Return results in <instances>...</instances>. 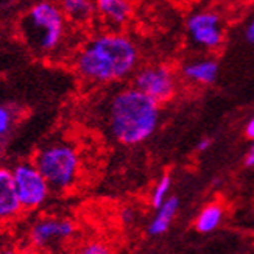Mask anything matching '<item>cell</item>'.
I'll return each instance as SVG.
<instances>
[{
	"instance_id": "1",
	"label": "cell",
	"mask_w": 254,
	"mask_h": 254,
	"mask_svg": "<svg viewBox=\"0 0 254 254\" xmlns=\"http://www.w3.org/2000/svg\"><path fill=\"white\" fill-rule=\"evenodd\" d=\"M139 49L131 38L117 30L91 36L73 57V69L80 78L92 86L122 81L136 72Z\"/></svg>"
},
{
	"instance_id": "2",
	"label": "cell",
	"mask_w": 254,
	"mask_h": 254,
	"mask_svg": "<svg viewBox=\"0 0 254 254\" xmlns=\"http://www.w3.org/2000/svg\"><path fill=\"white\" fill-rule=\"evenodd\" d=\"M159 106L156 100L134 86L120 89L106 103V131L122 145H139L158 129L161 120Z\"/></svg>"
},
{
	"instance_id": "3",
	"label": "cell",
	"mask_w": 254,
	"mask_h": 254,
	"mask_svg": "<svg viewBox=\"0 0 254 254\" xmlns=\"http://www.w3.org/2000/svg\"><path fill=\"white\" fill-rule=\"evenodd\" d=\"M69 24L57 0H36L20 16L17 31L35 57L50 58L64 46Z\"/></svg>"
},
{
	"instance_id": "4",
	"label": "cell",
	"mask_w": 254,
	"mask_h": 254,
	"mask_svg": "<svg viewBox=\"0 0 254 254\" xmlns=\"http://www.w3.org/2000/svg\"><path fill=\"white\" fill-rule=\"evenodd\" d=\"M33 161L46 176L53 192H69L78 184L81 158L78 148L72 142L64 139L49 140L38 148Z\"/></svg>"
},
{
	"instance_id": "5",
	"label": "cell",
	"mask_w": 254,
	"mask_h": 254,
	"mask_svg": "<svg viewBox=\"0 0 254 254\" xmlns=\"http://www.w3.org/2000/svg\"><path fill=\"white\" fill-rule=\"evenodd\" d=\"M11 170H13L17 195L22 207H24V212L38 211L49 201L53 190L35 161H19L11 167Z\"/></svg>"
},
{
	"instance_id": "6",
	"label": "cell",
	"mask_w": 254,
	"mask_h": 254,
	"mask_svg": "<svg viewBox=\"0 0 254 254\" xmlns=\"http://www.w3.org/2000/svg\"><path fill=\"white\" fill-rule=\"evenodd\" d=\"M76 234V225L70 218L46 215L39 217L28 228V244L39 251L63 248Z\"/></svg>"
},
{
	"instance_id": "7",
	"label": "cell",
	"mask_w": 254,
	"mask_h": 254,
	"mask_svg": "<svg viewBox=\"0 0 254 254\" xmlns=\"http://www.w3.org/2000/svg\"><path fill=\"white\" fill-rule=\"evenodd\" d=\"M132 86L162 105L176 92V76L169 65L148 64L134 72Z\"/></svg>"
},
{
	"instance_id": "8",
	"label": "cell",
	"mask_w": 254,
	"mask_h": 254,
	"mask_svg": "<svg viewBox=\"0 0 254 254\" xmlns=\"http://www.w3.org/2000/svg\"><path fill=\"white\" fill-rule=\"evenodd\" d=\"M187 36L192 46L201 50L214 52L222 47L225 41L223 22L214 11H196L187 20Z\"/></svg>"
},
{
	"instance_id": "9",
	"label": "cell",
	"mask_w": 254,
	"mask_h": 254,
	"mask_svg": "<svg viewBox=\"0 0 254 254\" xmlns=\"http://www.w3.org/2000/svg\"><path fill=\"white\" fill-rule=\"evenodd\" d=\"M22 212L24 207L17 195L13 170L6 165H0V225L16 222Z\"/></svg>"
},
{
	"instance_id": "10",
	"label": "cell",
	"mask_w": 254,
	"mask_h": 254,
	"mask_svg": "<svg viewBox=\"0 0 254 254\" xmlns=\"http://www.w3.org/2000/svg\"><path fill=\"white\" fill-rule=\"evenodd\" d=\"M97 17L109 30L124 28L132 17L131 0H95Z\"/></svg>"
},
{
	"instance_id": "11",
	"label": "cell",
	"mask_w": 254,
	"mask_h": 254,
	"mask_svg": "<svg viewBox=\"0 0 254 254\" xmlns=\"http://www.w3.org/2000/svg\"><path fill=\"white\" fill-rule=\"evenodd\" d=\"M218 70H220V65L214 58H200V60H192L184 64L183 76L190 83L209 86L217 81Z\"/></svg>"
},
{
	"instance_id": "12",
	"label": "cell",
	"mask_w": 254,
	"mask_h": 254,
	"mask_svg": "<svg viewBox=\"0 0 254 254\" xmlns=\"http://www.w3.org/2000/svg\"><path fill=\"white\" fill-rule=\"evenodd\" d=\"M64 16L73 25H87L97 17L95 0H57Z\"/></svg>"
},
{
	"instance_id": "13",
	"label": "cell",
	"mask_w": 254,
	"mask_h": 254,
	"mask_svg": "<svg viewBox=\"0 0 254 254\" xmlns=\"http://www.w3.org/2000/svg\"><path fill=\"white\" fill-rule=\"evenodd\" d=\"M178 207H180V200L176 196H169L167 201L156 207V214H154L147 228L148 234L151 237H159L167 233L173 223L176 212H178Z\"/></svg>"
},
{
	"instance_id": "14",
	"label": "cell",
	"mask_w": 254,
	"mask_h": 254,
	"mask_svg": "<svg viewBox=\"0 0 254 254\" xmlns=\"http://www.w3.org/2000/svg\"><path fill=\"white\" fill-rule=\"evenodd\" d=\"M22 116V109L8 100H0V145L11 137Z\"/></svg>"
},
{
	"instance_id": "15",
	"label": "cell",
	"mask_w": 254,
	"mask_h": 254,
	"mask_svg": "<svg viewBox=\"0 0 254 254\" xmlns=\"http://www.w3.org/2000/svg\"><path fill=\"white\" fill-rule=\"evenodd\" d=\"M225 211L218 203H211L201 209V212L198 214L196 222H195V229L201 234H209L222 225L223 222Z\"/></svg>"
},
{
	"instance_id": "16",
	"label": "cell",
	"mask_w": 254,
	"mask_h": 254,
	"mask_svg": "<svg viewBox=\"0 0 254 254\" xmlns=\"http://www.w3.org/2000/svg\"><path fill=\"white\" fill-rule=\"evenodd\" d=\"M170 190H172V176L170 175H162L159 178V181L154 184L153 190H151V196H150L151 206L156 209L162 203L167 201L169 196H170Z\"/></svg>"
},
{
	"instance_id": "17",
	"label": "cell",
	"mask_w": 254,
	"mask_h": 254,
	"mask_svg": "<svg viewBox=\"0 0 254 254\" xmlns=\"http://www.w3.org/2000/svg\"><path fill=\"white\" fill-rule=\"evenodd\" d=\"M78 253H81V254H108L111 251H109V248L106 245L100 244V242H89V244H84Z\"/></svg>"
},
{
	"instance_id": "18",
	"label": "cell",
	"mask_w": 254,
	"mask_h": 254,
	"mask_svg": "<svg viewBox=\"0 0 254 254\" xmlns=\"http://www.w3.org/2000/svg\"><path fill=\"white\" fill-rule=\"evenodd\" d=\"M245 38L251 46H254V17L250 20V24L245 28Z\"/></svg>"
},
{
	"instance_id": "19",
	"label": "cell",
	"mask_w": 254,
	"mask_h": 254,
	"mask_svg": "<svg viewBox=\"0 0 254 254\" xmlns=\"http://www.w3.org/2000/svg\"><path fill=\"white\" fill-rule=\"evenodd\" d=\"M245 167H254V140H253V145L250 147L247 156H245Z\"/></svg>"
},
{
	"instance_id": "20",
	"label": "cell",
	"mask_w": 254,
	"mask_h": 254,
	"mask_svg": "<svg viewBox=\"0 0 254 254\" xmlns=\"http://www.w3.org/2000/svg\"><path fill=\"white\" fill-rule=\"evenodd\" d=\"M122 220L125 223H131L132 220H134V211H132L131 207H127L122 211Z\"/></svg>"
},
{
	"instance_id": "21",
	"label": "cell",
	"mask_w": 254,
	"mask_h": 254,
	"mask_svg": "<svg viewBox=\"0 0 254 254\" xmlns=\"http://www.w3.org/2000/svg\"><path fill=\"white\" fill-rule=\"evenodd\" d=\"M245 134H247L248 139L254 140V116L250 119V122H248L247 127H245Z\"/></svg>"
},
{
	"instance_id": "22",
	"label": "cell",
	"mask_w": 254,
	"mask_h": 254,
	"mask_svg": "<svg viewBox=\"0 0 254 254\" xmlns=\"http://www.w3.org/2000/svg\"><path fill=\"white\" fill-rule=\"evenodd\" d=\"M212 145V139H209V137H204L201 139L200 142H198V145H196V150L198 151H206L209 147Z\"/></svg>"
}]
</instances>
